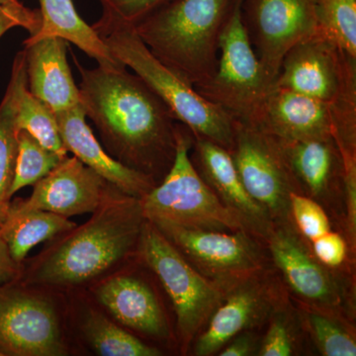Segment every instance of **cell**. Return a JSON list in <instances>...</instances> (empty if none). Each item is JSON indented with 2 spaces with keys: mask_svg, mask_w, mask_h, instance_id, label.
<instances>
[{
  "mask_svg": "<svg viewBox=\"0 0 356 356\" xmlns=\"http://www.w3.org/2000/svg\"><path fill=\"white\" fill-rule=\"evenodd\" d=\"M79 98L107 153L156 184L175 161L177 120L165 103L127 67L86 69L74 56Z\"/></svg>",
  "mask_w": 356,
  "mask_h": 356,
  "instance_id": "6da1fadb",
  "label": "cell"
},
{
  "mask_svg": "<svg viewBox=\"0 0 356 356\" xmlns=\"http://www.w3.org/2000/svg\"><path fill=\"white\" fill-rule=\"evenodd\" d=\"M145 222L140 199L109 184L90 219L49 241L19 280L70 287L97 280L138 247Z\"/></svg>",
  "mask_w": 356,
  "mask_h": 356,
  "instance_id": "7a4b0ae2",
  "label": "cell"
},
{
  "mask_svg": "<svg viewBox=\"0 0 356 356\" xmlns=\"http://www.w3.org/2000/svg\"><path fill=\"white\" fill-rule=\"evenodd\" d=\"M236 0H172L134 25L142 41L193 88L216 72L220 38Z\"/></svg>",
  "mask_w": 356,
  "mask_h": 356,
  "instance_id": "3957f363",
  "label": "cell"
},
{
  "mask_svg": "<svg viewBox=\"0 0 356 356\" xmlns=\"http://www.w3.org/2000/svg\"><path fill=\"white\" fill-rule=\"evenodd\" d=\"M91 26L112 56L137 74L194 137L209 140L228 151L232 149L233 119L154 57L134 25L102 9V17Z\"/></svg>",
  "mask_w": 356,
  "mask_h": 356,
  "instance_id": "277c9868",
  "label": "cell"
},
{
  "mask_svg": "<svg viewBox=\"0 0 356 356\" xmlns=\"http://www.w3.org/2000/svg\"><path fill=\"white\" fill-rule=\"evenodd\" d=\"M193 140L191 131L177 122V149L172 168L140 199L147 221L186 229L250 233L242 218L221 202L192 163Z\"/></svg>",
  "mask_w": 356,
  "mask_h": 356,
  "instance_id": "5b68a950",
  "label": "cell"
},
{
  "mask_svg": "<svg viewBox=\"0 0 356 356\" xmlns=\"http://www.w3.org/2000/svg\"><path fill=\"white\" fill-rule=\"evenodd\" d=\"M137 248L172 300L178 337L182 350H187L229 291L199 273L147 220Z\"/></svg>",
  "mask_w": 356,
  "mask_h": 356,
  "instance_id": "8992f818",
  "label": "cell"
},
{
  "mask_svg": "<svg viewBox=\"0 0 356 356\" xmlns=\"http://www.w3.org/2000/svg\"><path fill=\"white\" fill-rule=\"evenodd\" d=\"M274 88L275 79L262 67L248 38L236 0L220 38L216 72L194 89L233 120L254 124Z\"/></svg>",
  "mask_w": 356,
  "mask_h": 356,
  "instance_id": "52a82bcc",
  "label": "cell"
},
{
  "mask_svg": "<svg viewBox=\"0 0 356 356\" xmlns=\"http://www.w3.org/2000/svg\"><path fill=\"white\" fill-rule=\"evenodd\" d=\"M233 127L229 152L245 191L273 225L291 222L290 195L300 191L280 140L252 124L233 120Z\"/></svg>",
  "mask_w": 356,
  "mask_h": 356,
  "instance_id": "ba28073f",
  "label": "cell"
},
{
  "mask_svg": "<svg viewBox=\"0 0 356 356\" xmlns=\"http://www.w3.org/2000/svg\"><path fill=\"white\" fill-rule=\"evenodd\" d=\"M67 355L53 302L19 280L0 285V355Z\"/></svg>",
  "mask_w": 356,
  "mask_h": 356,
  "instance_id": "9c48e42d",
  "label": "cell"
},
{
  "mask_svg": "<svg viewBox=\"0 0 356 356\" xmlns=\"http://www.w3.org/2000/svg\"><path fill=\"white\" fill-rule=\"evenodd\" d=\"M199 273L228 291L261 274L264 257L248 232L186 229L153 224Z\"/></svg>",
  "mask_w": 356,
  "mask_h": 356,
  "instance_id": "30bf717a",
  "label": "cell"
},
{
  "mask_svg": "<svg viewBox=\"0 0 356 356\" xmlns=\"http://www.w3.org/2000/svg\"><path fill=\"white\" fill-rule=\"evenodd\" d=\"M275 86L329 104L356 102V60L318 32L290 49Z\"/></svg>",
  "mask_w": 356,
  "mask_h": 356,
  "instance_id": "8fae6325",
  "label": "cell"
},
{
  "mask_svg": "<svg viewBox=\"0 0 356 356\" xmlns=\"http://www.w3.org/2000/svg\"><path fill=\"white\" fill-rule=\"evenodd\" d=\"M240 11L255 55L275 81L290 49L318 32L316 0H240Z\"/></svg>",
  "mask_w": 356,
  "mask_h": 356,
  "instance_id": "7c38bea8",
  "label": "cell"
},
{
  "mask_svg": "<svg viewBox=\"0 0 356 356\" xmlns=\"http://www.w3.org/2000/svg\"><path fill=\"white\" fill-rule=\"evenodd\" d=\"M291 224L274 225L266 238L274 264L305 305L337 314L344 304L343 284L318 261Z\"/></svg>",
  "mask_w": 356,
  "mask_h": 356,
  "instance_id": "4fadbf2b",
  "label": "cell"
},
{
  "mask_svg": "<svg viewBox=\"0 0 356 356\" xmlns=\"http://www.w3.org/2000/svg\"><path fill=\"white\" fill-rule=\"evenodd\" d=\"M109 184L76 156H65L34 185L28 198L10 205L19 210H44L70 218L93 213L102 203Z\"/></svg>",
  "mask_w": 356,
  "mask_h": 356,
  "instance_id": "5bb4252c",
  "label": "cell"
},
{
  "mask_svg": "<svg viewBox=\"0 0 356 356\" xmlns=\"http://www.w3.org/2000/svg\"><path fill=\"white\" fill-rule=\"evenodd\" d=\"M252 276L232 288L198 334L194 353L210 356L220 353L236 334L264 321L274 308L273 293L259 277Z\"/></svg>",
  "mask_w": 356,
  "mask_h": 356,
  "instance_id": "9a60e30c",
  "label": "cell"
},
{
  "mask_svg": "<svg viewBox=\"0 0 356 356\" xmlns=\"http://www.w3.org/2000/svg\"><path fill=\"white\" fill-rule=\"evenodd\" d=\"M252 125L285 142L329 139L334 130V109L329 103L275 86Z\"/></svg>",
  "mask_w": 356,
  "mask_h": 356,
  "instance_id": "2e32d148",
  "label": "cell"
},
{
  "mask_svg": "<svg viewBox=\"0 0 356 356\" xmlns=\"http://www.w3.org/2000/svg\"><path fill=\"white\" fill-rule=\"evenodd\" d=\"M192 163L218 198L247 225L252 235L266 238L274 226L245 191L228 149L204 138L194 137Z\"/></svg>",
  "mask_w": 356,
  "mask_h": 356,
  "instance_id": "e0dca14e",
  "label": "cell"
},
{
  "mask_svg": "<svg viewBox=\"0 0 356 356\" xmlns=\"http://www.w3.org/2000/svg\"><path fill=\"white\" fill-rule=\"evenodd\" d=\"M56 118L67 151L74 154L109 184L140 200L156 186L153 178L124 165L105 151L86 123L81 105L56 113Z\"/></svg>",
  "mask_w": 356,
  "mask_h": 356,
  "instance_id": "ac0fdd59",
  "label": "cell"
},
{
  "mask_svg": "<svg viewBox=\"0 0 356 356\" xmlns=\"http://www.w3.org/2000/svg\"><path fill=\"white\" fill-rule=\"evenodd\" d=\"M67 49L69 43L58 37L24 41L28 89L55 113L81 105L79 86L67 62Z\"/></svg>",
  "mask_w": 356,
  "mask_h": 356,
  "instance_id": "d6986e66",
  "label": "cell"
},
{
  "mask_svg": "<svg viewBox=\"0 0 356 356\" xmlns=\"http://www.w3.org/2000/svg\"><path fill=\"white\" fill-rule=\"evenodd\" d=\"M92 293L124 327L158 339L170 337V327L158 297L140 278L113 274L96 284Z\"/></svg>",
  "mask_w": 356,
  "mask_h": 356,
  "instance_id": "ffe728a7",
  "label": "cell"
},
{
  "mask_svg": "<svg viewBox=\"0 0 356 356\" xmlns=\"http://www.w3.org/2000/svg\"><path fill=\"white\" fill-rule=\"evenodd\" d=\"M280 142L300 193L318 203L343 197V159L334 138Z\"/></svg>",
  "mask_w": 356,
  "mask_h": 356,
  "instance_id": "44dd1931",
  "label": "cell"
},
{
  "mask_svg": "<svg viewBox=\"0 0 356 356\" xmlns=\"http://www.w3.org/2000/svg\"><path fill=\"white\" fill-rule=\"evenodd\" d=\"M41 27L36 34L28 37L38 40L58 37L67 43L76 44L89 58L103 67H119L120 62L110 53L92 26L79 15L72 0H39Z\"/></svg>",
  "mask_w": 356,
  "mask_h": 356,
  "instance_id": "7402d4cb",
  "label": "cell"
},
{
  "mask_svg": "<svg viewBox=\"0 0 356 356\" xmlns=\"http://www.w3.org/2000/svg\"><path fill=\"white\" fill-rule=\"evenodd\" d=\"M74 226L76 222L70 221L69 218L49 211L19 210L10 205L0 224V238L6 243L13 261L23 264L33 248L49 242Z\"/></svg>",
  "mask_w": 356,
  "mask_h": 356,
  "instance_id": "603a6c76",
  "label": "cell"
},
{
  "mask_svg": "<svg viewBox=\"0 0 356 356\" xmlns=\"http://www.w3.org/2000/svg\"><path fill=\"white\" fill-rule=\"evenodd\" d=\"M27 83L24 51L17 53L13 65L6 95L0 103V224L11 203L16 158H17V125L16 110L21 88Z\"/></svg>",
  "mask_w": 356,
  "mask_h": 356,
  "instance_id": "cb8c5ba5",
  "label": "cell"
},
{
  "mask_svg": "<svg viewBox=\"0 0 356 356\" xmlns=\"http://www.w3.org/2000/svg\"><path fill=\"white\" fill-rule=\"evenodd\" d=\"M81 332L96 355L102 356H159L161 351L147 346L100 312L89 311Z\"/></svg>",
  "mask_w": 356,
  "mask_h": 356,
  "instance_id": "d4e9b609",
  "label": "cell"
},
{
  "mask_svg": "<svg viewBox=\"0 0 356 356\" xmlns=\"http://www.w3.org/2000/svg\"><path fill=\"white\" fill-rule=\"evenodd\" d=\"M17 129L27 131L42 146L65 158L67 151L60 138L56 113L32 95L27 83L21 88L16 110Z\"/></svg>",
  "mask_w": 356,
  "mask_h": 356,
  "instance_id": "484cf974",
  "label": "cell"
},
{
  "mask_svg": "<svg viewBox=\"0 0 356 356\" xmlns=\"http://www.w3.org/2000/svg\"><path fill=\"white\" fill-rule=\"evenodd\" d=\"M304 324L321 355L355 356V334L337 314L308 306L303 312Z\"/></svg>",
  "mask_w": 356,
  "mask_h": 356,
  "instance_id": "4316f807",
  "label": "cell"
},
{
  "mask_svg": "<svg viewBox=\"0 0 356 356\" xmlns=\"http://www.w3.org/2000/svg\"><path fill=\"white\" fill-rule=\"evenodd\" d=\"M318 32L356 60V0H316Z\"/></svg>",
  "mask_w": 356,
  "mask_h": 356,
  "instance_id": "83f0119b",
  "label": "cell"
},
{
  "mask_svg": "<svg viewBox=\"0 0 356 356\" xmlns=\"http://www.w3.org/2000/svg\"><path fill=\"white\" fill-rule=\"evenodd\" d=\"M63 159L65 158L42 146L27 131L18 129L17 158L11 196L26 186L36 184L54 170Z\"/></svg>",
  "mask_w": 356,
  "mask_h": 356,
  "instance_id": "f1b7e54d",
  "label": "cell"
},
{
  "mask_svg": "<svg viewBox=\"0 0 356 356\" xmlns=\"http://www.w3.org/2000/svg\"><path fill=\"white\" fill-rule=\"evenodd\" d=\"M289 208L291 221L310 242L331 231V222L322 204L305 194L293 192Z\"/></svg>",
  "mask_w": 356,
  "mask_h": 356,
  "instance_id": "f546056e",
  "label": "cell"
},
{
  "mask_svg": "<svg viewBox=\"0 0 356 356\" xmlns=\"http://www.w3.org/2000/svg\"><path fill=\"white\" fill-rule=\"evenodd\" d=\"M270 322L257 355L261 356H290L296 350L294 327L286 311L271 310Z\"/></svg>",
  "mask_w": 356,
  "mask_h": 356,
  "instance_id": "4dcf8cb0",
  "label": "cell"
},
{
  "mask_svg": "<svg viewBox=\"0 0 356 356\" xmlns=\"http://www.w3.org/2000/svg\"><path fill=\"white\" fill-rule=\"evenodd\" d=\"M24 28L29 36L41 27V13L26 7L19 0H9L0 6V38L13 28Z\"/></svg>",
  "mask_w": 356,
  "mask_h": 356,
  "instance_id": "1f68e13d",
  "label": "cell"
},
{
  "mask_svg": "<svg viewBox=\"0 0 356 356\" xmlns=\"http://www.w3.org/2000/svg\"><path fill=\"white\" fill-rule=\"evenodd\" d=\"M172 0H99L102 9L136 25Z\"/></svg>",
  "mask_w": 356,
  "mask_h": 356,
  "instance_id": "d6a6232c",
  "label": "cell"
},
{
  "mask_svg": "<svg viewBox=\"0 0 356 356\" xmlns=\"http://www.w3.org/2000/svg\"><path fill=\"white\" fill-rule=\"evenodd\" d=\"M311 243L312 252L324 266L339 267L346 261L348 245L339 234L330 231Z\"/></svg>",
  "mask_w": 356,
  "mask_h": 356,
  "instance_id": "836d02e7",
  "label": "cell"
},
{
  "mask_svg": "<svg viewBox=\"0 0 356 356\" xmlns=\"http://www.w3.org/2000/svg\"><path fill=\"white\" fill-rule=\"evenodd\" d=\"M344 165L343 200L346 231L351 245L356 241V156H343Z\"/></svg>",
  "mask_w": 356,
  "mask_h": 356,
  "instance_id": "e575fe53",
  "label": "cell"
},
{
  "mask_svg": "<svg viewBox=\"0 0 356 356\" xmlns=\"http://www.w3.org/2000/svg\"><path fill=\"white\" fill-rule=\"evenodd\" d=\"M257 341L254 334L243 332L236 334L220 351V356H248L254 355Z\"/></svg>",
  "mask_w": 356,
  "mask_h": 356,
  "instance_id": "d590c367",
  "label": "cell"
},
{
  "mask_svg": "<svg viewBox=\"0 0 356 356\" xmlns=\"http://www.w3.org/2000/svg\"><path fill=\"white\" fill-rule=\"evenodd\" d=\"M22 270L23 264L13 261L6 243L0 238V285L19 280Z\"/></svg>",
  "mask_w": 356,
  "mask_h": 356,
  "instance_id": "8d00e7d4",
  "label": "cell"
},
{
  "mask_svg": "<svg viewBox=\"0 0 356 356\" xmlns=\"http://www.w3.org/2000/svg\"><path fill=\"white\" fill-rule=\"evenodd\" d=\"M7 1H9V0H0V6H1V4L6 3Z\"/></svg>",
  "mask_w": 356,
  "mask_h": 356,
  "instance_id": "74e56055",
  "label": "cell"
},
{
  "mask_svg": "<svg viewBox=\"0 0 356 356\" xmlns=\"http://www.w3.org/2000/svg\"><path fill=\"white\" fill-rule=\"evenodd\" d=\"M0 356H1V355H0Z\"/></svg>",
  "mask_w": 356,
  "mask_h": 356,
  "instance_id": "f35d334b",
  "label": "cell"
}]
</instances>
